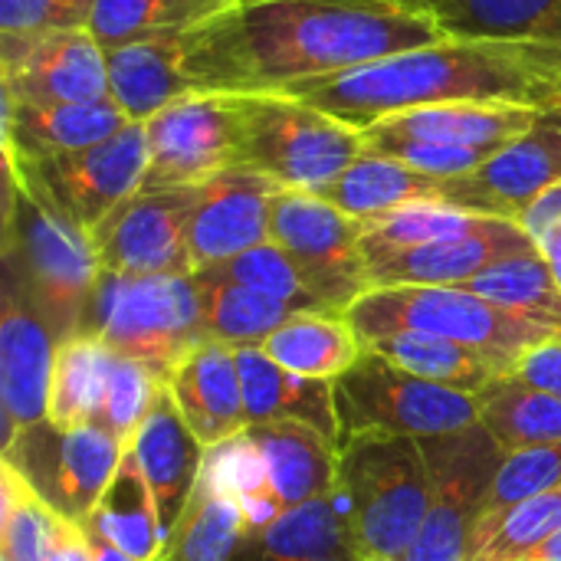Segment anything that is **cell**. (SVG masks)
Wrapping results in <instances>:
<instances>
[{"label": "cell", "mask_w": 561, "mask_h": 561, "mask_svg": "<svg viewBox=\"0 0 561 561\" xmlns=\"http://www.w3.org/2000/svg\"><path fill=\"white\" fill-rule=\"evenodd\" d=\"M62 516L39 503L30 486L0 463V561H46L53 556Z\"/></svg>", "instance_id": "60d3db41"}, {"label": "cell", "mask_w": 561, "mask_h": 561, "mask_svg": "<svg viewBox=\"0 0 561 561\" xmlns=\"http://www.w3.org/2000/svg\"><path fill=\"white\" fill-rule=\"evenodd\" d=\"M197 273H207L214 279H227V283H240V286H250L256 293H266L273 299H283L289 306H296L299 312H332L309 286L306 273L296 266V260L276 247L273 240L263 243V247H253L227 263H217V266H207V270H197ZM342 316V312H339Z\"/></svg>", "instance_id": "b9f144b4"}, {"label": "cell", "mask_w": 561, "mask_h": 561, "mask_svg": "<svg viewBox=\"0 0 561 561\" xmlns=\"http://www.w3.org/2000/svg\"><path fill=\"white\" fill-rule=\"evenodd\" d=\"M233 102L240 115L237 164L283 191L319 194L365 151L358 128L286 92L233 95Z\"/></svg>", "instance_id": "52a82bcc"}, {"label": "cell", "mask_w": 561, "mask_h": 561, "mask_svg": "<svg viewBox=\"0 0 561 561\" xmlns=\"http://www.w3.org/2000/svg\"><path fill=\"white\" fill-rule=\"evenodd\" d=\"M59 339L16 293L0 312V450L26 427L49 421Z\"/></svg>", "instance_id": "d6986e66"}, {"label": "cell", "mask_w": 561, "mask_h": 561, "mask_svg": "<svg viewBox=\"0 0 561 561\" xmlns=\"http://www.w3.org/2000/svg\"><path fill=\"white\" fill-rule=\"evenodd\" d=\"M0 92L20 105L112 99L105 49L85 26H59L33 36L0 33Z\"/></svg>", "instance_id": "2e32d148"}, {"label": "cell", "mask_w": 561, "mask_h": 561, "mask_svg": "<svg viewBox=\"0 0 561 561\" xmlns=\"http://www.w3.org/2000/svg\"><path fill=\"white\" fill-rule=\"evenodd\" d=\"M168 391L181 417L207 450L240 437L250 427L237 352L214 339L197 345L171 371Z\"/></svg>", "instance_id": "7402d4cb"}, {"label": "cell", "mask_w": 561, "mask_h": 561, "mask_svg": "<svg viewBox=\"0 0 561 561\" xmlns=\"http://www.w3.org/2000/svg\"><path fill=\"white\" fill-rule=\"evenodd\" d=\"M332 398L342 444L362 434L427 440L480 424L477 394L414 378L368 345L358 362L332 381Z\"/></svg>", "instance_id": "9c48e42d"}, {"label": "cell", "mask_w": 561, "mask_h": 561, "mask_svg": "<svg viewBox=\"0 0 561 561\" xmlns=\"http://www.w3.org/2000/svg\"><path fill=\"white\" fill-rule=\"evenodd\" d=\"M128 450L135 454L141 477L154 493V503L161 513L164 549H168V542L201 483L204 463H207V447L197 440V434L181 417L168 385L161 388L151 414L131 437Z\"/></svg>", "instance_id": "44dd1931"}, {"label": "cell", "mask_w": 561, "mask_h": 561, "mask_svg": "<svg viewBox=\"0 0 561 561\" xmlns=\"http://www.w3.org/2000/svg\"><path fill=\"white\" fill-rule=\"evenodd\" d=\"M513 375L519 381L533 385V388H542V391L561 398V335L542 342V345H536L533 352H526L516 362Z\"/></svg>", "instance_id": "bcb514c9"}, {"label": "cell", "mask_w": 561, "mask_h": 561, "mask_svg": "<svg viewBox=\"0 0 561 561\" xmlns=\"http://www.w3.org/2000/svg\"><path fill=\"white\" fill-rule=\"evenodd\" d=\"M362 237V220L312 191H279L273 204V243L296 260L312 293L342 316L371 289Z\"/></svg>", "instance_id": "4fadbf2b"}, {"label": "cell", "mask_w": 561, "mask_h": 561, "mask_svg": "<svg viewBox=\"0 0 561 561\" xmlns=\"http://www.w3.org/2000/svg\"><path fill=\"white\" fill-rule=\"evenodd\" d=\"M3 158H46L72 154L118 135L128 118L112 99L66 102V105H20L3 95Z\"/></svg>", "instance_id": "603a6c76"}, {"label": "cell", "mask_w": 561, "mask_h": 561, "mask_svg": "<svg viewBox=\"0 0 561 561\" xmlns=\"http://www.w3.org/2000/svg\"><path fill=\"white\" fill-rule=\"evenodd\" d=\"M0 457L39 503L66 523L82 526L112 483L125 444L95 424L62 431L53 421H43L20 431Z\"/></svg>", "instance_id": "30bf717a"}, {"label": "cell", "mask_w": 561, "mask_h": 561, "mask_svg": "<svg viewBox=\"0 0 561 561\" xmlns=\"http://www.w3.org/2000/svg\"><path fill=\"white\" fill-rule=\"evenodd\" d=\"M431 470V513L404 561H467L506 450L483 424L421 440Z\"/></svg>", "instance_id": "7c38bea8"}, {"label": "cell", "mask_w": 561, "mask_h": 561, "mask_svg": "<svg viewBox=\"0 0 561 561\" xmlns=\"http://www.w3.org/2000/svg\"><path fill=\"white\" fill-rule=\"evenodd\" d=\"M440 36L431 16L391 0H240L187 30L181 66L191 92L263 95Z\"/></svg>", "instance_id": "6da1fadb"}, {"label": "cell", "mask_w": 561, "mask_h": 561, "mask_svg": "<svg viewBox=\"0 0 561 561\" xmlns=\"http://www.w3.org/2000/svg\"><path fill=\"white\" fill-rule=\"evenodd\" d=\"M391 3H398V7H404V10H411V13H424V16H431L437 7H444L447 0H391Z\"/></svg>", "instance_id": "f5cc1de1"}, {"label": "cell", "mask_w": 561, "mask_h": 561, "mask_svg": "<svg viewBox=\"0 0 561 561\" xmlns=\"http://www.w3.org/2000/svg\"><path fill=\"white\" fill-rule=\"evenodd\" d=\"M243 437L253 444L266 483L283 500L286 510L329 496L335 490L339 450L319 431L296 421H273V424H250Z\"/></svg>", "instance_id": "484cf974"}, {"label": "cell", "mask_w": 561, "mask_h": 561, "mask_svg": "<svg viewBox=\"0 0 561 561\" xmlns=\"http://www.w3.org/2000/svg\"><path fill=\"white\" fill-rule=\"evenodd\" d=\"M237 368L243 381V401L250 424H273V421H296L319 431L325 440L342 444L335 398L329 381L293 375L289 368L276 365L263 348H240Z\"/></svg>", "instance_id": "cb8c5ba5"}, {"label": "cell", "mask_w": 561, "mask_h": 561, "mask_svg": "<svg viewBox=\"0 0 561 561\" xmlns=\"http://www.w3.org/2000/svg\"><path fill=\"white\" fill-rule=\"evenodd\" d=\"M539 115L542 112L523 105L457 102L391 115L362 135L371 154L394 158L434 181H454L523 138Z\"/></svg>", "instance_id": "ba28073f"}, {"label": "cell", "mask_w": 561, "mask_h": 561, "mask_svg": "<svg viewBox=\"0 0 561 561\" xmlns=\"http://www.w3.org/2000/svg\"><path fill=\"white\" fill-rule=\"evenodd\" d=\"M161 388H164V381H158L145 365L115 355V365H112V375L105 385V398L95 414V427L108 431L112 437H118L128 447L131 437L138 434V427L145 424V417L151 414Z\"/></svg>", "instance_id": "7bdbcfd3"}, {"label": "cell", "mask_w": 561, "mask_h": 561, "mask_svg": "<svg viewBox=\"0 0 561 561\" xmlns=\"http://www.w3.org/2000/svg\"><path fill=\"white\" fill-rule=\"evenodd\" d=\"M335 506L355 561H404L431 513V470L414 437L362 434L339 447Z\"/></svg>", "instance_id": "277c9868"}, {"label": "cell", "mask_w": 561, "mask_h": 561, "mask_svg": "<svg viewBox=\"0 0 561 561\" xmlns=\"http://www.w3.org/2000/svg\"><path fill=\"white\" fill-rule=\"evenodd\" d=\"M145 168L148 141L141 122H128L118 135L85 151L23 161L3 158V171L89 233L141 187Z\"/></svg>", "instance_id": "8fae6325"}, {"label": "cell", "mask_w": 561, "mask_h": 561, "mask_svg": "<svg viewBox=\"0 0 561 561\" xmlns=\"http://www.w3.org/2000/svg\"><path fill=\"white\" fill-rule=\"evenodd\" d=\"M523 561H561V529L556 536H549L533 556H526Z\"/></svg>", "instance_id": "f907efd6"}, {"label": "cell", "mask_w": 561, "mask_h": 561, "mask_svg": "<svg viewBox=\"0 0 561 561\" xmlns=\"http://www.w3.org/2000/svg\"><path fill=\"white\" fill-rule=\"evenodd\" d=\"M490 220L496 217H477L457 207H447L440 201H421V204H408L401 210H391L371 224H365V237H362V253L365 263L375 266L394 253L414 250V247H427L437 240H454V237H467L483 230Z\"/></svg>", "instance_id": "74e56055"}, {"label": "cell", "mask_w": 561, "mask_h": 561, "mask_svg": "<svg viewBox=\"0 0 561 561\" xmlns=\"http://www.w3.org/2000/svg\"><path fill=\"white\" fill-rule=\"evenodd\" d=\"M112 365H115V352L99 339L76 335L62 342L53 371L49 421L62 431L95 424Z\"/></svg>", "instance_id": "8d00e7d4"}, {"label": "cell", "mask_w": 561, "mask_h": 561, "mask_svg": "<svg viewBox=\"0 0 561 561\" xmlns=\"http://www.w3.org/2000/svg\"><path fill=\"white\" fill-rule=\"evenodd\" d=\"M250 539L237 493L204 463L201 483L161 561H240Z\"/></svg>", "instance_id": "4316f807"}, {"label": "cell", "mask_w": 561, "mask_h": 561, "mask_svg": "<svg viewBox=\"0 0 561 561\" xmlns=\"http://www.w3.org/2000/svg\"><path fill=\"white\" fill-rule=\"evenodd\" d=\"M348 325L362 339V345H371L394 332H427L440 335L460 345H470L496 362H503L510 371L516 362L533 352L536 345L561 335L559 329L536 322L529 316H519L513 309H503L477 293L457 289V286H388V289H368L362 299H355L345 312Z\"/></svg>", "instance_id": "5b68a950"}, {"label": "cell", "mask_w": 561, "mask_h": 561, "mask_svg": "<svg viewBox=\"0 0 561 561\" xmlns=\"http://www.w3.org/2000/svg\"><path fill=\"white\" fill-rule=\"evenodd\" d=\"M184 36L187 30L135 39L105 49L108 95L128 122H148L174 99L187 95L184 79Z\"/></svg>", "instance_id": "d4e9b609"}, {"label": "cell", "mask_w": 561, "mask_h": 561, "mask_svg": "<svg viewBox=\"0 0 561 561\" xmlns=\"http://www.w3.org/2000/svg\"><path fill=\"white\" fill-rule=\"evenodd\" d=\"M148 168L141 187H197L237 168L240 115L233 95L187 92L145 122Z\"/></svg>", "instance_id": "5bb4252c"}, {"label": "cell", "mask_w": 561, "mask_h": 561, "mask_svg": "<svg viewBox=\"0 0 561 561\" xmlns=\"http://www.w3.org/2000/svg\"><path fill=\"white\" fill-rule=\"evenodd\" d=\"M59 30L56 0H0V33L3 36H33Z\"/></svg>", "instance_id": "f6af8a7d"}, {"label": "cell", "mask_w": 561, "mask_h": 561, "mask_svg": "<svg viewBox=\"0 0 561 561\" xmlns=\"http://www.w3.org/2000/svg\"><path fill=\"white\" fill-rule=\"evenodd\" d=\"M329 204H335L342 214L371 224L391 210H401L408 204L421 201H437L440 197V181L394 161L385 154L362 151L329 187L319 191Z\"/></svg>", "instance_id": "83f0119b"}, {"label": "cell", "mask_w": 561, "mask_h": 561, "mask_svg": "<svg viewBox=\"0 0 561 561\" xmlns=\"http://www.w3.org/2000/svg\"><path fill=\"white\" fill-rule=\"evenodd\" d=\"M279 191L283 187L276 181L240 164L197 184L187 220V250L194 273L270 243L273 204Z\"/></svg>", "instance_id": "ac0fdd59"}, {"label": "cell", "mask_w": 561, "mask_h": 561, "mask_svg": "<svg viewBox=\"0 0 561 561\" xmlns=\"http://www.w3.org/2000/svg\"><path fill=\"white\" fill-rule=\"evenodd\" d=\"M561 529V486L519 506L483 513L470 536L467 561H523Z\"/></svg>", "instance_id": "ab89813d"}, {"label": "cell", "mask_w": 561, "mask_h": 561, "mask_svg": "<svg viewBox=\"0 0 561 561\" xmlns=\"http://www.w3.org/2000/svg\"><path fill=\"white\" fill-rule=\"evenodd\" d=\"M79 335L105 342L115 355L145 365L168 385L171 371L207 342L201 293L191 276L102 273Z\"/></svg>", "instance_id": "8992f818"}, {"label": "cell", "mask_w": 561, "mask_h": 561, "mask_svg": "<svg viewBox=\"0 0 561 561\" xmlns=\"http://www.w3.org/2000/svg\"><path fill=\"white\" fill-rule=\"evenodd\" d=\"M444 36L561 46V0H447L431 13Z\"/></svg>", "instance_id": "836d02e7"}, {"label": "cell", "mask_w": 561, "mask_h": 561, "mask_svg": "<svg viewBox=\"0 0 561 561\" xmlns=\"http://www.w3.org/2000/svg\"><path fill=\"white\" fill-rule=\"evenodd\" d=\"M542 253H546V260L552 263V273H556V279H559L561 286V230H556L542 247H539Z\"/></svg>", "instance_id": "816d5d0a"}, {"label": "cell", "mask_w": 561, "mask_h": 561, "mask_svg": "<svg viewBox=\"0 0 561 561\" xmlns=\"http://www.w3.org/2000/svg\"><path fill=\"white\" fill-rule=\"evenodd\" d=\"M561 486V440L513 450L503 457V467L496 473L486 513H500L510 506H519L526 500H536L542 493H552Z\"/></svg>", "instance_id": "ee69618b"}, {"label": "cell", "mask_w": 561, "mask_h": 561, "mask_svg": "<svg viewBox=\"0 0 561 561\" xmlns=\"http://www.w3.org/2000/svg\"><path fill=\"white\" fill-rule=\"evenodd\" d=\"M276 365L289 368L293 375L335 381L342 378L362 355V339L339 312H299L283 329H276L260 345Z\"/></svg>", "instance_id": "f546056e"}, {"label": "cell", "mask_w": 561, "mask_h": 561, "mask_svg": "<svg viewBox=\"0 0 561 561\" xmlns=\"http://www.w3.org/2000/svg\"><path fill=\"white\" fill-rule=\"evenodd\" d=\"M539 243L513 220H490L483 230L394 253L368 266L371 289L388 286H463L490 266L536 253Z\"/></svg>", "instance_id": "ffe728a7"}, {"label": "cell", "mask_w": 561, "mask_h": 561, "mask_svg": "<svg viewBox=\"0 0 561 561\" xmlns=\"http://www.w3.org/2000/svg\"><path fill=\"white\" fill-rule=\"evenodd\" d=\"M82 529V526H79ZM82 536H85V546H89V552H92V561H135L128 552H122L118 546H112L108 539H102V536H95V533H89V529H82Z\"/></svg>", "instance_id": "681fc988"}, {"label": "cell", "mask_w": 561, "mask_h": 561, "mask_svg": "<svg viewBox=\"0 0 561 561\" xmlns=\"http://www.w3.org/2000/svg\"><path fill=\"white\" fill-rule=\"evenodd\" d=\"M561 181V122L542 112L539 122L486 158L477 171L440 181V204L496 220H519L526 207Z\"/></svg>", "instance_id": "e0dca14e"}, {"label": "cell", "mask_w": 561, "mask_h": 561, "mask_svg": "<svg viewBox=\"0 0 561 561\" xmlns=\"http://www.w3.org/2000/svg\"><path fill=\"white\" fill-rule=\"evenodd\" d=\"M552 115H556V118H559V122H561V108H556V112H552Z\"/></svg>", "instance_id": "db71d44e"}, {"label": "cell", "mask_w": 561, "mask_h": 561, "mask_svg": "<svg viewBox=\"0 0 561 561\" xmlns=\"http://www.w3.org/2000/svg\"><path fill=\"white\" fill-rule=\"evenodd\" d=\"M82 529L108 539L135 561H161L164 556V533H161V513L154 503L151 486L141 477V467L135 454L125 447V457L105 486L99 506L82 523Z\"/></svg>", "instance_id": "f1b7e54d"}, {"label": "cell", "mask_w": 561, "mask_h": 561, "mask_svg": "<svg viewBox=\"0 0 561 561\" xmlns=\"http://www.w3.org/2000/svg\"><path fill=\"white\" fill-rule=\"evenodd\" d=\"M240 0H95L89 33L102 49H115L135 39L194 30Z\"/></svg>", "instance_id": "d590c367"}, {"label": "cell", "mask_w": 561, "mask_h": 561, "mask_svg": "<svg viewBox=\"0 0 561 561\" xmlns=\"http://www.w3.org/2000/svg\"><path fill=\"white\" fill-rule=\"evenodd\" d=\"M99 279L92 233L3 171V289L43 316L62 345L79 335Z\"/></svg>", "instance_id": "3957f363"}, {"label": "cell", "mask_w": 561, "mask_h": 561, "mask_svg": "<svg viewBox=\"0 0 561 561\" xmlns=\"http://www.w3.org/2000/svg\"><path fill=\"white\" fill-rule=\"evenodd\" d=\"M539 247L561 230V181L559 184H552L549 191H542L529 207H526V214L516 220Z\"/></svg>", "instance_id": "7dc6e473"}, {"label": "cell", "mask_w": 561, "mask_h": 561, "mask_svg": "<svg viewBox=\"0 0 561 561\" xmlns=\"http://www.w3.org/2000/svg\"><path fill=\"white\" fill-rule=\"evenodd\" d=\"M194 187H138L95 230L92 243L102 273L115 276H191L187 220Z\"/></svg>", "instance_id": "9a60e30c"}, {"label": "cell", "mask_w": 561, "mask_h": 561, "mask_svg": "<svg viewBox=\"0 0 561 561\" xmlns=\"http://www.w3.org/2000/svg\"><path fill=\"white\" fill-rule=\"evenodd\" d=\"M194 283L201 293V316H204L207 339L233 352L260 348L276 329H283L293 316H299L296 306L240 283L214 279L207 273H194Z\"/></svg>", "instance_id": "1f68e13d"}, {"label": "cell", "mask_w": 561, "mask_h": 561, "mask_svg": "<svg viewBox=\"0 0 561 561\" xmlns=\"http://www.w3.org/2000/svg\"><path fill=\"white\" fill-rule=\"evenodd\" d=\"M480 424L506 450H526L561 440V398L519 381L513 371L477 394Z\"/></svg>", "instance_id": "d6a6232c"}, {"label": "cell", "mask_w": 561, "mask_h": 561, "mask_svg": "<svg viewBox=\"0 0 561 561\" xmlns=\"http://www.w3.org/2000/svg\"><path fill=\"white\" fill-rule=\"evenodd\" d=\"M286 95L302 99L358 131L401 112L457 102L556 112L561 108V46L440 36L325 79L296 82Z\"/></svg>", "instance_id": "7a4b0ae2"}, {"label": "cell", "mask_w": 561, "mask_h": 561, "mask_svg": "<svg viewBox=\"0 0 561 561\" xmlns=\"http://www.w3.org/2000/svg\"><path fill=\"white\" fill-rule=\"evenodd\" d=\"M59 7V26H89V16H92V7L95 0H56Z\"/></svg>", "instance_id": "c3c4849f"}, {"label": "cell", "mask_w": 561, "mask_h": 561, "mask_svg": "<svg viewBox=\"0 0 561 561\" xmlns=\"http://www.w3.org/2000/svg\"><path fill=\"white\" fill-rule=\"evenodd\" d=\"M457 289L477 293L503 309H513L561 332V286L542 250L503 260Z\"/></svg>", "instance_id": "f35d334b"}, {"label": "cell", "mask_w": 561, "mask_h": 561, "mask_svg": "<svg viewBox=\"0 0 561 561\" xmlns=\"http://www.w3.org/2000/svg\"><path fill=\"white\" fill-rule=\"evenodd\" d=\"M243 552L266 561H355L332 493L286 510L273 526L250 536Z\"/></svg>", "instance_id": "e575fe53"}, {"label": "cell", "mask_w": 561, "mask_h": 561, "mask_svg": "<svg viewBox=\"0 0 561 561\" xmlns=\"http://www.w3.org/2000/svg\"><path fill=\"white\" fill-rule=\"evenodd\" d=\"M368 348L381 352L388 362H394L398 368H404L414 378L463 391V394H480L486 385H493L496 378L510 375V368L470 345L440 339V335H427V332H394L385 335L378 342H371Z\"/></svg>", "instance_id": "4dcf8cb0"}]
</instances>
